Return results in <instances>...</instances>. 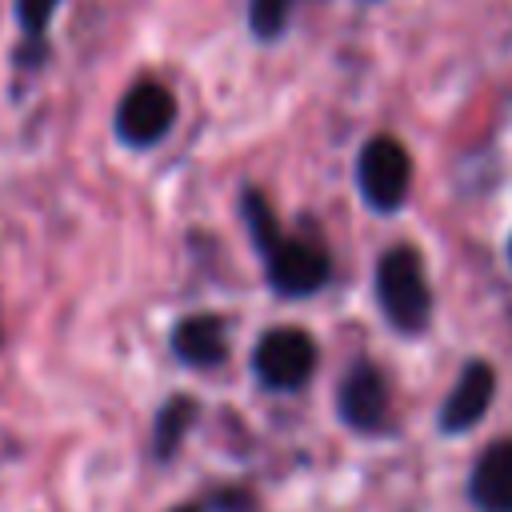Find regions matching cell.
Segmentation results:
<instances>
[{
    "mask_svg": "<svg viewBox=\"0 0 512 512\" xmlns=\"http://www.w3.org/2000/svg\"><path fill=\"white\" fill-rule=\"evenodd\" d=\"M316 340L300 328H272L252 352V372L268 392H296L316 372Z\"/></svg>",
    "mask_w": 512,
    "mask_h": 512,
    "instance_id": "277c9868",
    "label": "cell"
},
{
    "mask_svg": "<svg viewBox=\"0 0 512 512\" xmlns=\"http://www.w3.org/2000/svg\"><path fill=\"white\" fill-rule=\"evenodd\" d=\"M192 420H196V400H188V396H172V400L156 412L152 448H156V456H160V460H168V456L180 448V440L188 436Z\"/></svg>",
    "mask_w": 512,
    "mask_h": 512,
    "instance_id": "30bf717a",
    "label": "cell"
},
{
    "mask_svg": "<svg viewBox=\"0 0 512 512\" xmlns=\"http://www.w3.org/2000/svg\"><path fill=\"white\" fill-rule=\"evenodd\" d=\"M176 124V96L168 84L160 80H136L120 104H116V136L128 144V148H152L160 144Z\"/></svg>",
    "mask_w": 512,
    "mask_h": 512,
    "instance_id": "5b68a950",
    "label": "cell"
},
{
    "mask_svg": "<svg viewBox=\"0 0 512 512\" xmlns=\"http://www.w3.org/2000/svg\"><path fill=\"white\" fill-rule=\"evenodd\" d=\"M176 512H196V508H176Z\"/></svg>",
    "mask_w": 512,
    "mask_h": 512,
    "instance_id": "4fadbf2b",
    "label": "cell"
},
{
    "mask_svg": "<svg viewBox=\"0 0 512 512\" xmlns=\"http://www.w3.org/2000/svg\"><path fill=\"white\" fill-rule=\"evenodd\" d=\"M340 420L356 432H380L388 424V380L372 364H356L336 388Z\"/></svg>",
    "mask_w": 512,
    "mask_h": 512,
    "instance_id": "8992f818",
    "label": "cell"
},
{
    "mask_svg": "<svg viewBox=\"0 0 512 512\" xmlns=\"http://www.w3.org/2000/svg\"><path fill=\"white\" fill-rule=\"evenodd\" d=\"M468 500L476 512H512V440H496L472 464Z\"/></svg>",
    "mask_w": 512,
    "mask_h": 512,
    "instance_id": "ba28073f",
    "label": "cell"
},
{
    "mask_svg": "<svg viewBox=\"0 0 512 512\" xmlns=\"http://www.w3.org/2000/svg\"><path fill=\"white\" fill-rule=\"evenodd\" d=\"M172 352L192 368H216L228 356V328L220 316H184L172 328Z\"/></svg>",
    "mask_w": 512,
    "mask_h": 512,
    "instance_id": "9c48e42d",
    "label": "cell"
},
{
    "mask_svg": "<svg viewBox=\"0 0 512 512\" xmlns=\"http://www.w3.org/2000/svg\"><path fill=\"white\" fill-rule=\"evenodd\" d=\"M492 396H496V372H492L484 360H472V364L460 372L452 396H448L444 408H440V428L452 432V436L476 428L480 416L488 412Z\"/></svg>",
    "mask_w": 512,
    "mask_h": 512,
    "instance_id": "52a82bcc",
    "label": "cell"
},
{
    "mask_svg": "<svg viewBox=\"0 0 512 512\" xmlns=\"http://www.w3.org/2000/svg\"><path fill=\"white\" fill-rule=\"evenodd\" d=\"M244 220H248V232H252L260 256H264L268 284L280 296H308L328 280L324 248H316L312 240H300V236H284L276 228L268 200L256 188H244Z\"/></svg>",
    "mask_w": 512,
    "mask_h": 512,
    "instance_id": "6da1fadb",
    "label": "cell"
},
{
    "mask_svg": "<svg viewBox=\"0 0 512 512\" xmlns=\"http://www.w3.org/2000/svg\"><path fill=\"white\" fill-rule=\"evenodd\" d=\"M356 184L368 208L396 212L412 188V156L396 136H372L356 160Z\"/></svg>",
    "mask_w": 512,
    "mask_h": 512,
    "instance_id": "3957f363",
    "label": "cell"
},
{
    "mask_svg": "<svg viewBox=\"0 0 512 512\" xmlns=\"http://www.w3.org/2000/svg\"><path fill=\"white\" fill-rule=\"evenodd\" d=\"M56 8H60V0H12L16 28H20L24 40H28L24 48H36V52H40V40H44V32H48Z\"/></svg>",
    "mask_w": 512,
    "mask_h": 512,
    "instance_id": "7c38bea8",
    "label": "cell"
},
{
    "mask_svg": "<svg viewBox=\"0 0 512 512\" xmlns=\"http://www.w3.org/2000/svg\"><path fill=\"white\" fill-rule=\"evenodd\" d=\"M376 300L392 328L400 332H420L432 316V288L428 272L416 248L396 244L376 260Z\"/></svg>",
    "mask_w": 512,
    "mask_h": 512,
    "instance_id": "7a4b0ae2",
    "label": "cell"
},
{
    "mask_svg": "<svg viewBox=\"0 0 512 512\" xmlns=\"http://www.w3.org/2000/svg\"><path fill=\"white\" fill-rule=\"evenodd\" d=\"M292 4L296 0H248V32L264 44L280 40L284 28H288V16H292Z\"/></svg>",
    "mask_w": 512,
    "mask_h": 512,
    "instance_id": "8fae6325",
    "label": "cell"
}]
</instances>
